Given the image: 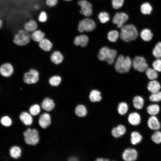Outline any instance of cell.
Returning a JSON list of instances; mask_svg holds the SVG:
<instances>
[{
	"label": "cell",
	"instance_id": "cell-4",
	"mask_svg": "<svg viewBox=\"0 0 161 161\" xmlns=\"http://www.w3.org/2000/svg\"><path fill=\"white\" fill-rule=\"evenodd\" d=\"M31 38L30 32L25 30H20L16 34L13 40L15 44L19 47H24L29 44Z\"/></svg>",
	"mask_w": 161,
	"mask_h": 161
},
{
	"label": "cell",
	"instance_id": "cell-9",
	"mask_svg": "<svg viewBox=\"0 0 161 161\" xmlns=\"http://www.w3.org/2000/svg\"><path fill=\"white\" fill-rule=\"evenodd\" d=\"M78 4L81 7L80 12L86 16H89L92 13V5L90 3L85 0H80L78 2Z\"/></svg>",
	"mask_w": 161,
	"mask_h": 161
},
{
	"label": "cell",
	"instance_id": "cell-44",
	"mask_svg": "<svg viewBox=\"0 0 161 161\" xmlns=\"http://www.w3.org/2000/svg\"><path fill=\"white\" fill-rule=\"evenodd\" d=\"M1 124L5 126H9L11 125L12 121L11 119L7 116L3 117L1 119Z\"/></svg>",
	"mask_w": 161,
	"mask_h": 161
},
{
	"label": "cell",
	"instance_id": "cell-19",
	"mask_svg": "<svg viewBox=\"0 0 161 161\" xmlns=\"http://www.w3.org/2000/svg\"><path fill=\"white\" fill-rule=\"evenodd\" d=\"M110 49L107 47L101 48L98 55V59L101 61H107L109 55Z\"/></svg>",
	"mask_w": 161,
	"mask_h": 161
},
{
	"label": "cell",
	"instance_id": "cell-12",
	"mask_svg": "<svg viewBox=\"0 0 161 161\" xmlns=\"http://www.w3.org/2000/svg\"><path fill=\"white\" fill-rule=\"evenodd\" d=\"M64 56L60 52L54 50L50 55V60L53 64L58 65L62 63L64 60Z\"/></svg>",
	"mask_w": 161,
	"mask_h": 161
},
{
	"label": "cell",
	"instance_id": "cell-16",
	"mask_svg": "<svg viewBox=\"0 0 161 161\" xmlns=\"http://www.w3.org/2000/svg\"><path fill=\"white\" fill-rule=\"evenodd\" d=\"M55 106V103L54 100L48 97L44 99L41 104L42 109L47 111L52 110Z\"/></svg>",
	"mask_w": 161,
	"mask_h": 161
},
{
	"label": "cell",
	"instance_id": "cell-24",
	"mask_svg": "<svg viewBox=\"0 0 161 161\" xmlns=\"http://www.w3.org/2000/svg\"><path fill=\"white\" fill-rule=\"evenodd\" d=\"M45 34L40 30H35L31 34V38L34 41L39 42L44 38Z\"/></svg>",
	"mask_w": 161,
	"mask_h": 161
},
{
	"label": "cell",
	"instance_id": "cell-29",
	"mask_svg": "<svg viewBox=\"0 0 161 161\" xmlns=\"http://www.w3.org/2000/svg\"><path fill=\"white\" fill-rule=\"evenodd\" d=\"M21 151V150L19 147L14 146L10 148L9 153L10 156L12 157L17 159L20 156Z\"/></svg>",
	"mask_w": 161,
	"mask_h": 161
},
{
	"label": "cell",
	"instance_id": "cell-8",
	"mask_svg": "<svg viewBox=\"0 0 161 161\" xmlns=\"http://www.w3.org/2000/svg\"><path fill=\"white\" fill-rule=\"evenodd\" d=\"M14 72V67L12 64L9 62L2 63L0 66V73L3 77L7 78L11 77Z\"/></svg>",
	"mask_w": 161,
	"mask_h": 161
},
{
	"label": "cell",
	"instance_id": "cell-6",
	"mask_svg": "<svg viewBox=\"0 0 161 161\" xmlns=\"http://www.w3.org/2000/svg\"><path fill=\"white\" fill-rule=\"evenodd\" d=\"M95 27V23L94 20L89 18H85L79 22L78 30L80 32H90L94 30Z\"/></svg>",
	"mask_w": 161,
	"mask_h": 161
},
{
	"label": "cell",
	"instance_id": "cell-17",
	"mask_svg": "<svg viewBox=\"0 0 161 161\" xmlns=\"http://www.w3.org/2000/svg\"><path fill=\"white\" fill-rule=\"evenodd\" d=\"M89 40L88 37L86 35H79L75 37L74 43L76 46L80 45L82 47H85L87 45Z\"/></svg>",
	"mask_w": 161,
	"mask_h": 161
},
{
	"label": "cell",
	"instance_id": "cell-33",
	"mask_svg": "<svg viewBox=\"0 0 161 161\" xmlns=\"http://www.w3.org/2000/svg\"><path fill=\"white\" fill-rule=\"evenodd\" d=\"M128 109V105L125 102H121L119 104L117 110L118 113L120 115H123L126 114Z\"/></svg>",
	"mask_w": 161,
	"mask_h": 161
},
{
	"label": "cell",
	"instance_id": "cell-36",
	"mask_svg": "<svg viewBox=\"0 0 161 161\" xmlns=\"http://www.w3.org/2000/svg\"><path fill=\"white\" fill-rule=\"evenodd\" d=\"M153 55L157 58H161V42H158L152 51Z\"/></svg>",
	"mask_w": 161,
	"mask_h": 161
},
{
	"label": "cell",
	"instance_id": "cell-49",
	"mask_svg": "<svg viewBox=\"0 0 161 161\" xmlns=\"http://www.w3.org/2000/svg\"><path fill=\"white\" fill-rule=\"evenodd\" d=\"M68 160L69 161H78V158L76 157H71L68 159Z\"/></svg>",
	"mask_w": 161,
	"mask_h": 161
},
{
	"label": "cell",
	"instance_id": "cell-38",
	"mask_svg": "<svg viewBox=\"0 0 161 161\" xmlns=\"http://www.w3.org/2000/svg\"><path fill=\"white\" fill-rule=\"evenodd\" d=\"M29 112L31 114L36 116L40 112V107L38 104H35L30 106L29 109Z\"/></svg>",
	"mask_w": 161,
	"mask_h": 161
},
{
	"label": "cell",
	"instance_id": "cell-32",
	"mask_svg": "<svg viewBox=\"0 0 161 161\" xmlns=\"http://www.w3.org/2000/svg\"><path fill=\"white\" fill-rule=\"evenodd\" d=\"M140 9L141 12L143 14H150L152 11V8L149 3L145 2L141 5Z\"/></svg>",
	"mask_w": 161,
	"mask_h": 161
},
{
	"label": "cell",
	"instance_id": "cell-11",
	"mask_svg": "<svg viewBox=\"0 0 161 161\" xmlns=\"http://www.w3.org/2000/svg\"><path fill=\"white\" fill-rule=\"evenodd\" d=\"M138 156L137 151L133 148L125 149L122 154L123 159L126 161H133L136 160Z\"/></svg>",
	"mask_w": 161,
	"mask_h": 161
},
{
	"label": "cell",
	"instance_id": "cell-39",
	"mask_svg": "<svg viewBox=\"0 0 161 161\" xmlns=\"http://www.w3.org/2000/svg\"><path fill=\"white\" fill-rule=\"evenodd\" d=\"M149 100L154 102H158L161 101V91H158L153 93L149 97Z\"/></svg>",
	"mask_w": 161,
	"mask_h": 161
},
{
	"label": "cell",
	"instance_id": "cell-22",
	"mask_svg": "<svg viewBox=\"0 0 161 161\" xmlns=\"http://www.w3.org/2000/svg\"><path fill=\"white\" fill-rule=\"evenodd\" d=\"M147 88L148 90L153 93L159 91L160 89L161 86L157 80H151L148 83Z\"/></svg>",
	"mask_w": 161,
	"mask_h": 161
},
{
	"label": "cell",
	"instance_id": "cell-2",
	"mask_svg": "<svg viewBox=\"0 0 161 161\" xmlns=\"http://www.w3.org/2000/svg\"><path fill=\"white\" fill-rule=\"evenodd\" d=\"M132 65L130 58L124 57L122 55L119 56L115 64L116 70L119 73H123L128 72Z\"/></svg>",
	"mask_w": 161,
	"mask_h": 161
},
{
	"label": "cell",
	"instance_id": "cell-52",
	"mask_svg": "<svg viewBox=\"0 0 161 161\" xmlns=\"http://www.w3.org/2000/svg\"><path fill=\"white\" fill-rule=\"evenodd\" d=\"M34 8L36 9H38L39 8V6L38 5H36L35 6Z\"/></svg>",
	"mask_w": 161,
	"mask_h": 161
},
{
	"label": "cell",
	"instance_id": "cell-15",
	"mask_svg": "<svg viewBox=\"0 0 161 161\" xmlns=\"http://www.w3.org/2000/svg\"><path fill=\"white\" fill-rule=\"evenodd\" d=\"M148 125L151 129L157 130L160 127V123L157 118L155 116H151L148 119Z\"/></svg>",
	"mask_w": 161,
	"mask_h": 161
},
{
	"label": "cell",
	"instance_id": "cell-51",
	"mask_svg": "<svg viewBox=\"0 0 161 161\" xmlns=\"http://www.w3.org/2000/svg\"><path fill=\"white\" fill-rule=\"evenodd\" d=\"M2 25V21H1V20H0V28H1Z\"/></svg>",
	"mask_w": 161,
	"mask_h": 161
},
{
	"label": "cell",
	"instance_id": "cell-37",
	"mask_svg": "<svg viewBox=\"0 0 161 161\" xmlns=\"http://www.w3.org/2000/svg\"><path fill=\"white\" fill-rule=\"evenodd\" d=\"M98 18L100 22L103 24L107 22L110 18L109 14L105 12L100 13L98 14Z\"/></svg>",
	"mask_w": 161,
	"mask_h": 161
},
{
	"label": "cell",
	"instance_id": "cell-1",
	"mask_svg": "<svg viewBox=\"0 0 161 161\" xmlns=\"http://www.w3.org/2000/svg\"><path fill=\"white\" fill-rule=\"evenodd\" d=\"M138 35L137 30L133 24L125 25L121 27L120 36L121 39L125 41L129 42L134 40Z\"/></svg>",
	"mask_w": 161,
	"mask_h": 161
},
{
	"label": "cell",
	"instance_id": "cell-41",
	"mask_svg": "<svg viewBox=\"0 0 161 161\" xmlns=\"http://www.w3.org/2000/svg\"><path fill=\"white\" fill-rule=\"evenodd\" d=\"M117 54V51L114 49H110V54L107 61L109 64H112L114 62Z\"/></svg>",
	"mask_w": 161,
	"mask_h": 161
},
{
	"label": "cell",
	"instance_id": "cell-14",
	"mask_svg": "<svg viewBox=\"0 0 161 161\" xmlns=\"http://www.w3.org/2000/svg\"><path fill=\"white\" fill-rule=\"evenodd\" d=\"M38 45L41 49L46 52L51 51L53 47V44L50 40L45 38L38 42Z\"/></svg>",
	"mask_w": 161,
	"mask_h": 161
},
{
	"label": "cell",
	"instance_id": "cell-43",
	"mask_svg": "<svg viewBox=\"0 0 161 161\" xmlns=\"http://www.w3.org/2000/svg\"><path fill=\"white\" fill-rule=\"evenodd\" d=\"M124 0H112V4L114 9H118L123 6Z\"/></svg>",
	"mask_w": 161,
	"mask_h": 161
},
{
	"label": "cell",
	"instance_id": "cell-5",
	"mask_svg": "<svg viewBox=\"0 0 161 161\" xmlns=\"http://www.w3.org/2000/svg\"><path fill=\"white\" fill-rule=\"evenodd\" d=\"M23 135L24 141L28 145H35L39 141L38 131L36 129L28 128L24 132Z\"/></svg>",
	"mask_w": 161,
	"mask_h": 161
},
{
	"label": "cell",
	"instance_id": "cell-3",
	"mask_svg": "<svg viewBox=\"0 0 161 161\" xmlns=\"http://www.w3.org/2000/svg\"><path fill=\"white\" fill-rule=\"evenodd\" d=\"M40 73L36 69L31 68L24 73L22 76L23 81L28 85L37 83L40 79Z\"/></svg>",
	"mask_w": 161,
	"mask_h": 161
},
{
	"label": "cell",
	"instance_id": "cell-42",
	"mask_svg": "<svg viewBox=\"0 0 161 161\" xmlns=\"http://www.w3.org/2000/svg\"><path fill=\"white\" fill-rule=\"evenodd\" d=\"M153 68L157 72H161V59L157 58L152 63Z\"/></svg>",
	"mask_w": 161,
	"mask_h": 161
},
{
	"label": "cell",
	"instance_id": "cell-25",
	"mask_svg": "<svg viewBox=\"0 0 161 161\" xmlns=\"http://www.w3.org/2000/svg\"><path fill=\"white\" fill-rule=\"evenodd\" d=\"M100 92L97 90H93L91 91L89 96L90 101L92 102H99L102 99Z\"/></svg>",
	"mask_w": 161,
	"mask_h": 161
},
{
	"label": "cell",
	"instance_id": "cell-23",
	"mask_svg": "<svg viewBox=\"0 0 161 161\" xmlns=\"http://www.w3.org/2000/svg\"><path fill=\"white\" fill-rule=\"evenodd\" d=\"M75 112L77 116L83 117L87 114V110L85 106L83 104H79L76 107Z\"/></svg>",
	"mask_w": 161,
	"mask_h": 161
},
{
	"label": "cell",
	"instance_id": "cell-27",
	"mask_svg": "<svg viewBox=\"0 0 161 161\" xmlns=\"http://www.w3.org/2000/svg\"><path fill=\"white\" fill-rule=\"evenodd\" d=\"M153 34L151 31L148 29H143L140 33L142 39L145 41H149L152 38Z\"/></svg>",
	"mask_w": 161,
	"mask_h": 161
},
{
	"label": "cell",
	"instance_id": "cell-35",
	"mask_svg": "<svg viewBox=\"0 0 161 161\" xmlns=\"http://www.w3.org/2000/svg\"><path fill=\"white\" fill-rule=\"evenodd\" d=\"M120 35L118 32L116 30H112L109 31L107 35L108 40L112 42H116L119 37Z\"/></svg>",
	"mask_w": 161,
	"mask_h": 161
},
{
	"label": "cell",
	"instance_id": "cell-7",
	"mask_svg": "<svg viewBox=\"0 0 161 161\" xmlns=\"http://www.w3.org/2000/svg\"><path fill=\"white\" fill-rule=\"evenodd\" d=\"M132 65L134 69L141 72L145 71L148 67L146 60L143 57L140 56L134 58Z\"/></svg>",
	"mask_w": 161,
	"mask_h": 161
},
{
	"label": "cell",
	"instance_id": "cell-18",
	"mask_svg": "<svg viewBox=\"0 0 161 161\" xmlns=\"http://www.w3.org/2000/svg\"><path fill=\"white\" fill-rule=\"evenodd\" d=\"M128 120L129 123L133 126L139 125L141 121V117L139 114L137 112L131 113L128 116Z\"/></svg>",
	"mask_w": 161,
	"mask_h": 161
},
{
	"label": "cell",
	"instance_id": "cell-30",
	"mask_svg": "<svg viewBox=\"0 0 161 161\" xmlns=\"http://www.w3.org/2000/svg\"><path fill=\"white\" fill-rule=\"evenodd\" d=\"M131 141L132 144L136 145L140 143L142 140L141 135L137 131L132 132L131 134Z\"/></svg>",
	"mask_w": 161,
	"mask_h": 161
},
{
	"label": "cell",
	"instance_id": "cell-20",
	"mask_svg": "<svg viewBox=\"0 0 161 161\" xmlns=\"http://www.w3.org/2000/svg\"><path fill=\"white\" fill-rule=\"evenodd\" d=\"M62 78L60 76L58 75H52L49 78L48 82L49 84L52 87H57L61 83Z\"/></svg>",
	"mask_w": 161,
	"mask_h": 161
},
{
	"label": "cell",
	"instance_id": "cell-34",
	"mask_svg": "<svg viewBox=\"0 0 161 161\" xmlns=\"http://www.w3.org/2000/svg\"><path fill=\"white\" fill-rule=\"evenodd\" d=\"M154 68H148L146 70V74L148 78L150 80H155L158 77V74Z\"/></svg>",
	"mask_w": 161,
	"mask_h": 161
},
{
	"label": "cell",
	"instance_id": "cell-45",
	"mask_svg": "<svg viewBox=\"0 0 161 161\" xmlns=\"http://www.w3.org/2000/svg\"><path fill=\"white\" fill-rule=\"evenodd\" d=\"M38 19L41 22H45L47 19V15L46 13L44 11L41 12L39 15Z\"/></svg>",
	"mask_w": 161,
	"mask_h": 161
},
{
	"label": "cell",
	"instance_id": "cell-47",
	"mask_svg": "<svg viewBox=\"0 0 161 161\" xmlns=\"http://www.w3.org/2000/svg\"><path fill=\"white\" fill-rule=\"evenodd\" d=\"M111 133L112 136L115 138H118L121 136L119 132L117 127H114L112 129Z\"/></svg>",
	"mask_w": 161,
	"mask_h": 161
},
{
	"label": "cell",
	"instance_id": "cell-26",
	"mask_svg": "<svg viewBox=\"0 0 161 161\" xmlns=\"http://www.w3.org/2000/svg\"><path fill=\"white\" fill-rule=\"evenodd\" d=\"M133 102L135 108L137 109H142L143 106L144 100L141 97L137 96L133 98Z\"/></svg>",
	"mask_w": 161,
	"mask_h": 161
},
{
	"label": "cell",
	"instance_id": "cell-40",
	"mask_svg": "<svg viewBox=\"0 0 161 161\" xmlns=\"http://www.w3.org/2000/svg\"><path fill=\"white\" fill-rule=\"evenodd\" d=\"M152 140L157 144L161 143V131H157L153 133L151 136Z\"/></svg>",
	"mask_w": 161,
	"mask_h": 161
},
{
	"label": "cell",
	"instance_id": "cell-54",
	"mask_svg": "<svg viewBox=\"0 0 161 161\" xmlns=\"http://www.w3.org/2000/svg\"><path fill=\"white\" fill-rule=\"evenodd\" d=\"M63 0L66 1H71L72 0Z\"/></svg>",
	"mask_w": 161,
	"mask_h": 161
},
{
	"label": "cell",
	"instance_id": "cell-28",
	"mask_svg": "<svg viewBox=\"0 0 161 161\" xmlns=\"http://www.w3.org/2000/svg\"><path fill=\"white\" fill-rule=\"evenodd\" d=\"M146 109L148 113L151 116H155L160 111V106L157 104L150 105L147 106Z\"/></svg>",
	"mask_w": 161,
	"mask_h": 161
},
{
	"label": "cell",
	"instance_id": "cell-21",
	"mask_svg": "<svg viewBox=\"0 0 161 161\" xmlns=\"http://www.w3.org/2000/svg\"><path fill=\"white\" fill-rule=\"evenodd\" d=\"M19 118L21 121L25 125L30 126L32 122V118L31 116L28 113L23 112L19 115Z\"/></svg>",
	"mask_w": 161,
	"mask_h": 161
},
{
	"label": "cell",
	"instance_id": "cell-48",
	"mask_svg": "<svg viewBox=\"0 0 161 161\" xmlns=\"http://www.w3.org/2000/svg\"><path fill=\"white\" fill-rule=\"evenodd\" d=\"M58 0H46V3L48 6L52 7L56 4Z\"/></svg>",
	"mask_w": 161,
	"mask_h": 161
},
{
	"label": "cell",
	"instance_id": "cell-46",
	"mask_svg": "<svg viewBox=\"0 0 161 161\" xmlns=\"http://www.w3.org/2000/svg\"><path fill=\"white\" fill-rule=\"evenodd\" d=\"M117 128L121 136L124 135L126 133V128L123 125H119L117 127Z\"/></svg>",
	"mask_w": 161,
	"mask_h": 161
},
{
	"label": "cell",
	"instance_id": "cell-50",
	"mask_svg": "<svg viewBox=\"0 0 161 161\" xmlns=\"http://www.w3.org/2000/svg\"><path fill=\"white\" fill-rule=\"evenodd\" d=\"M95 160L97 161H104V159L103 158H98L96 159Z\"/></svg>",
	"mask_w": 161,
	"mask_h": 161
},
{
	"label": "cell",
	"instance_id": "cell-31",
	"mask_svg": "<svg viewBox=\"0 0 161 161\" xmlns=\"http://www.w3.org/2000/svg\"><path fill=\"white\" fill-rule=\"evenodd\" d=\"M24 27L26 30L29 32H33L37 29V25L35 21L31 20L25 24Z\"/></svg>",
	"mask_w": 161,
	"mask_h": 161
},
{
	"label": "cell",
	"instance_id": "cell-53",
	"mask_svg": "<svg viewBox=\"0 0 161 161\" xmlns=\"http://www.w3.org/2000/svg\"><path fill=\"white\" fill-rule=\"evenodd\" d=\"M109 160L108 159H107V158H106V159H104V161H108Z\"/></svg>",
	"mask_w": 161,
	"mask_h": 161
},
{
	"label": "cell",
	"instance_id": "cell-10",
	"mask_svg": "<svg viewBox=\"0 0 161 161\" xmlns=\"http://www.w3.org/2000/svg\"><path fill=\"white\" fill-rule=\"evenodd\" d=\"M128 18V16L126 13L123 12L117 13L113 18L112 22L114 24H116L118 28H121Z\"/></svg>",
	"mask_w": 161,
	"mask_h": 161
},
{
	"label": "cell",
	"instance_id": "cell-13",
	"mask_svg": "<svg viewBox=\"0 0 161 161\" xmlns=\"http://www.w3.org/2000/svg\"><path fill=\"white\" fill-rule=\"evenodd\" d=\"M51 117L47 113H44L40 115L38 120L39 126L43 129H45L51 124Z\"/></svg>",
	"mask_w": 161,
	"mask_h": 161
}]
</instances>
